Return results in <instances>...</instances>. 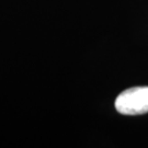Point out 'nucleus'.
Returning a JSON list of instances; mask_svg holds the SVG:
<instances>
[{"instance_id":"nucleus-1","label":"nucleus","mask_w":148,"mask_h":148,"mask_svg":"<svg viewBox=\"0 0 148 148\" xmlns=\"http://www.w3.org/2000/svg\"><path fill=\"white\" fill-rule=\"evenodd\" d=\"M115 109L124 115H142L148 113V87H133L117 95Z\"/></svg>"}]
</instances>
